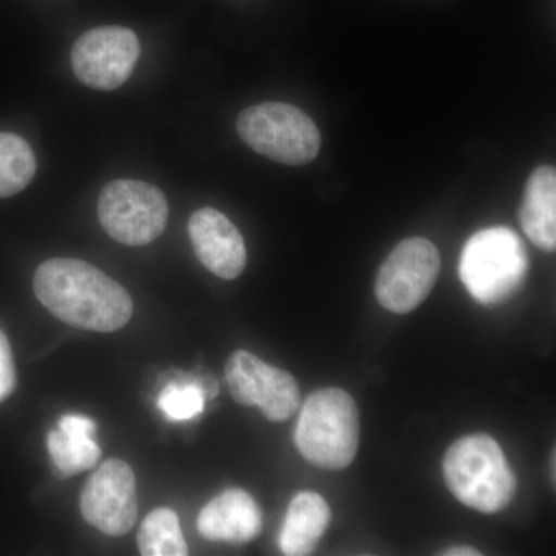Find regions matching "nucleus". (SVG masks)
I'll use <instances>...</instances> for the list:
<instances>
[{"mask_svg": "<svg viewBox=\"0 0 556 556\" xmlns=\"http://www.w3.org/2000/svg\"><path fill=\"white\" fill-rule=\"evenodd\" d=\"M33 289L54 317L84 331H118L134 314L129 292L83 260H47L36 269Z\"/></svg>", "mask_w": 556, "mask_h": 556, "instance_id": "obj_1", "label": "nucleus"}, {"mask_svg": "<svg viewBox=\"0 0 556 556\" xmlns=\"http://www.w3.org/2000/svg\"><path fill=\"white\" fill-rule=\"evenodd\" d=\"M189 237L201 265L233 280L247 266V244L237 226L217 208L203 207L189 219Z\"/></svg>", "mask_w": 556, "mask_h": 556, "instance_id": "obj_11", "label": "nucleus"}, {"mask_svg": "<svg viewBox=\"0 0 556 556\" xmlns=\"http://www.w3.org/2000/svg\"><path fill=\"white\" fill-rule=\"evenodd\" d=\"M36 156L20 135L0 131V199H9L30 185Z\"/></svg>", "mask_w": 556, "mask_h": 556, "instance_id": "obj_17", "label": "nucleus"}, {"mask_svg": "<svg viewBox=\"0 0 556 556\" xmlns=\"http://www.w3.org/2000/svg\"><path fill=\"white\" fill-rule=\"evenodd\" d=\"M197 526L206 540L243 544L262 532V510L249 493L230 489L200 511Z\"/></svg>", "mask_w": 556, "mask_h": 556, "instance_id": "obj_12", "label": "nucleus"}, {"mask_svg": "<svg viewBox=\"0 0 556 556\" xmlns=\"http://www.w3.org/2000/svg\"><path fill=\"white\" fill-rule=\"evenodd\" d=\"M80 514L109 536H124L134 529L138 519L137 478L129 464L105 460L87 479L80 493Z\"/></svg>", "mask_w": 556, "mask_h": 556, "instance_id": "obj_9", "label": "nucleus"}, {"mask_svg": "<svg viewBox=\"0 0 556 556\" xmlns=\"http://www.w3.org/2000/svg\"><path fill=\"white\" fill-rule=\"evenodd\" d=\"M527 269V249L508 228L479 230L460 254V280L471 298L486 306L500 305L519 291Z\"/></svg>", "mask_w": 556, "mask_h": 556, "instance_id": "obj_4", "label": "nucleus"}, {"mask_svg": "<svg viewBox=\"0 0 556 556\" xmlns=\"http://www.w3.org/2000/svg\"><path fill=\"white\" fill-rule=\"evenodd\" d=\"M444 478L450 492L464 506L497 514L517 493V478L500 444L489 434L457 439L444 457Z\"/></svg>", "mask_w": 556, "mask_h": 556, "instance_id": "obj_2", "label": "nucleus"}, {"mask_svg": "<svg viewBox=\"0 0 556 556\" xmlns=\"http://www.w3.org/2000/svg\"><path fill=\"white\" fill-rule=\"evenodd\" d=\"M444 555L450 556H475V555H481L477 551V548L473 547H453L448 548L447 552H444Z\"/></svg>", "mask_w": 556, "mask_h": 556, "instance_id": "obj_20", "label": "nucleus"}, {"mask_svg": "<svg viewBox=\"0 0 556 556\" xmlns=\"http://www.w3.org/2000/svg\"><path fill=\"white\" fill-rule=\"evenodd\" d=\"M237 130L254 152L287 166H305L321 146L316 123L285 102H262L240 113Z\"/></svg>", "mask_w": 556, "mask_h": 556, "instance_id": "obj_5", "label": "nucleus"}, {"mask_svg": "<svg viewBox=\"0 0 556 556\" xmlns=\"http://www.w3.org/2000/svg\"><path fill=\"white\" fill-rule=\"evenodd\" d=\"M439 270L441 255L430 240L413 237L401 241L380 266L376 299L391 313H412L433 291Z\"/></svg>", "mask_w": 556, "mask_h": 556, "instance_id": "obj_7", "label": "nucleus"}, {"mask_svg": "<svg viewBox=\"0 0 556 556\" xmlns=\"http://www.w3.org/2000/svg\"><path fill=\"white\" fill-rule=\"evenodd\" d=\"M141 46L129 28L100 27L84 33L72 49L76 78L97 90H115L130 78Z\"/></svg>", "mask_w": 556, "mask_h": 556, "instance_id": "obj_10", "label": "nucleus"}, {"mask_svg": "<svg viewBox=\"0 0 556 556\" xmlns=\"http://www.w3.org/2000/svg\"><path fill=\"white\" fill-rule=\"evenodd\" d=\"M139 554L142 556H186L188 543L182 536L178 515L170 508L150 511L138 533Z\"/></svg>", "mask_w": 556, "mask_h": 556, "instance_id": "obj_16", "label": "nucleus"}, {"mask_svg": "<svg viewBox=\"0 0 556 556\" xmlns=\"http://www.w3.org/2000/svg\"><path fill=\"white\" fill-rule=\"evenodd\" d=\"M16 387V369L9 339L0 329V402L10 396Z\"/></svg>", "mask_w": 556, "mask_h": 556, "instance_id": "obj_19", "label": "nucleus"}, {"mask_svg": "<svg viewBox=\"0 0 556 556\" xmlns=\"http://www.w3.org/2000/svg\"><path fill=\"white\" fill-rule=\"evenodd\" d=\"M94 426L90 417L67 415L60 420L58 430L49 434V452L61 478H70L97 466L101 457L94 441Z\"/></svg>", "mask_w": 556, "mask_h": 556, "instance_id": "obj_14", "label": "nucleus"}, {"mask_svg": "<svg viewBox=\"0 0 556 556\" xmlns=\"http://www.w3.org/2000/svg\"><path fill=\"white\" fill-rule=\"evenodd\" d=\"M225 375L232 397L247 407L255 405L270 422L289 419L302 402L294 376L270 367L249 351H236L226 364Z\"/></svg>", "mask_w": 556, "mask_h": 556, "instance_id": "obj_8", "label": "nucleus"}, {"mask_svg": "<svg viewBox=\"0 0 556 556\" xmlns=\"http://www.w3.org/2000/svg\"><path fill=\"white\" fill-rule=\"evenodd\" d=\"M206 390L199 383L172 382L160 393L159 408L167 419L181 422L203 413Z\"/></svg>", "mask_w": 556, "mask_h": 556, "instance_id": "obj_18", "label": "nucleus"}, {"mask_svg": "<svg viewBox=\"0 0 556 556\" xmlns=\"http://www.w3.org/2000/svg\"><path fill=\"white\" fill-rule=\"evenodd\" d=\"M167 215L164 193L137 179L110 181L98 201L102 229L127 247H144L159 239L166 229Z\"/></svg>", "mask_w": 556, "mask_h": 556, "instance_id": "obj_6", "label": "nucleus"}, {"mask_svg": "<svg viewBox=\"0 0 556 556\" xmlns=\"http://www.w3.org/2000/svg\"><path fill=\"white\" fill-rule=\"evenodd\" d=\"M519 222L526 236L544 252L556 248V170L540 166L527 181L525 199L519 207Z\"/></svg>", "mask_w": 556, "mask_h": 556, "instance_id": "obj_13", "label": "nucleus"}, {"mask_svg": "<svg viewBox=\"0 0 556 556\" xmlns=\"http://www.w3.org/2000/svg\"><path fill=\"white\" fill-rule=\"evenodd\" d=\"M295 445L300 455L325 470H343L353 463L361 442V413L340 388H324L303 404Z\"/></svg>", "mask_w": 556, "mask_h": 556, "instance_id": "obj_3", "label": "nucleus"}, {"mask_svg": "<svg viewBox=\"0 0 556 556\" xmlns=\"http://www.w3.org/2000/svg\"><path fill=\"white\" fill-rule=\"evenodd\" d=\"M331 510L324 497L314 492L299 493L289 504L278 540L281 552L288 556L313 554L318 541L327 532Z\"/></svg>", "mask_w": 556, "mask_h": 556, "instance_id": "obj_15", "label": "nucleus"}]
</instances>
